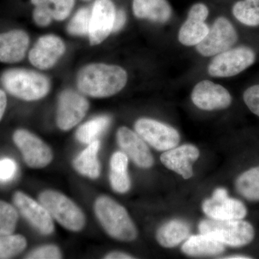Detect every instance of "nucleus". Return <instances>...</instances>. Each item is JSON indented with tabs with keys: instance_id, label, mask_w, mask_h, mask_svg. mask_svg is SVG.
Here are the masks:
<instances>
[{
	"instance_id": "nucleus-24",
	"label": "nucleus",
	"mask_w": 259,
	"mask_h": 259,
	"mask_svg": "<svg viewBox=\"0 0 259 259\" xmlns=\"http://www.w3.org/2000/svg\"><path fill=\"white\" fill-rule=\"evenodd\" d=\"M209 30L208 25L203 20L187 17L179 32V40L187 47L197 46L203 40Z\"/></svg>"
},
{
	"instance_id": "nucleus-15",
	"label": "nucleus",
	"mask_w": 259,
	"mask_h": 259,
	"mask_svg": "<svg viewBox=\"0 0 259 259\" xmlns=\"http://www.w3.org/2000/svg\"><path fill=\"white\" fill-rule=\"evenodd\" d=\"M117 144L122 152L143 168H148L154 163L153 155L146 141L137 133L127 127H121L117 132Z\"/></svg>"
},
{
	"instance_id": "nucleus-17",
	"label": "nucleus",
	"mask_w": 259,
	"mask_h": 259,
	"mask_svg": "<svg viewBox=\"0 0 259 259\" xmlns=\"http://www.w3.org/2000/svg\"><path fill=\"white\" fill-rule=\"evenodd\" d=\"M199 157L198 148L193 145L186 144L162 153L161 161L168 169L176 172L185 180H189L193 175L192 164Z\"/></svg>"
},
{
	"instance_id": "nucleus-33",
	"label": "nucleus",
	"mask_w": 259,
	"mask_h": 259,
	"mask_svg": "<svg viewBox=\"0 0 259 259\" xmlns=\"http://www.w3.org/2000/svg\"><path fill=\"white\" fill-rule=\"evenodd\" d=\"M243 100L250 111L259 117V84L247 89L243 94Z\"/></svg>"
},
{
	"instance_id": "nucleus-16",
	"label": "nucleus",
	"mask_w": 259,
	"mask_h": 259,
	"mask_svg": "<svg viewBox=\"0 0 259 259\" xmlns=\"http://www.w3.org/2000/svg\"><path fill=\"white\" fill-rule=\"evenodd\" d=\"M66 47L60 37L54 35H44L37 40L30 50L29 60L37 69H49L64 55Z\"/></svg>"
},
{
	"instance_id": "nucleus-27",
	"label": "nucleus",
	"mask_w": 259,
	"mask_h": 259,
	"mask_svg": "<svg viewBox=\"0 0 259 259\" xmlns=\"http://www.w3.org/2000/svg\"><path fill=\"white\" fill-rule=\"evenodd\" d=\"M235 18L243 25L259 26V0H243L237 2L233 7Z\"/></svg>"
},
{
	"instance_id": "nucleus-14",
	"label": "nucleus",
	"mask_w": 259,
	"mask_h": 259,
	"mask_svg": "<svg viewBox=\"0 0 259 259\" xmlns=\"http://www.w3.org/2000/svg\"><path fill=\"white\" fill-rule=\"evenodd\" d=\"M116 10L112 0H96L93 5L89 31V39L93 46L99 45L113 30Z\"/></svg>"
},
{
	"instance_id": "nucleus-20",
	"label": "nucleus",
	"mask_w": 259,
	"mask_h": 259,
	"mask_svg": "<svg viewBox=\"0 0 259 259\" xmlns=\"http://www.w3.org/2000/svg\"><path fill=\"white\" fill-rule=\"evenodd\" d=\"M224 249V244L221 241L202 233L191 236L182 247L183 253L191 256L217 255L222 253Z\"/></svg>"
},
{
	"instance_id": "nucleus-10",
	"label": "nucleus",
	"mask_w": 259,
	"mask_h": 259,
	"mask_svg": "<svg viewBox=\"0 0 259 259\" xmlns=\"http://www.w3.org/2000/svg\"><path fill=\"white\" fill-rule=\"evenodd\" d=\"M90 104L83 95L65 90L61 94L58 104L56 122L62 131H69L77 125L86 115Z\"/></svg>"
},
{
	"instance_id": "nucleus-40",
	"label": "nucleus",
	"mask_w": 259,
	"mask_h": 259,
	"mask_svg": "<svg viewBox=\"0 0 259 259\" xmlns=\"http://www.w3.org/2000/svg\"><path fill=\"white\" fill-rule=\"evenodd\" d=\"M54 0H31L32 5L35 6H40V5H50L52 4Z\"/></svg>"
},
{
	"instance_id": "nucleus-39",
	"label": "nucleus",
	"mask_w": 259,
	"mask_h": 259,
	"mask_svg": "<svg viewBox=\"0 0 259 259\" xmlns=\"http://www.w3.org/2000/svg\"><path fill=\"white\" fill-rule=\"evenodd\" d=\"M105 258L106 259H131L135 258L132 255L127 254V253H122V252H112L105 255Z\"/></svg>"
},
{
	"instance_id": "nucleus-7",
	"label": "nucleus",
	"mask_w": 259,
	"mask_h": 259,
	"mask_svg": "<svg viewBox=\"0 0 259 259\" xmlns=\"http://www.w3.org/2000/svg\"><path fill=\"white\" fill-rule=\"evenodd\" d=\"M13 141L21 152L25 163L30 168H44L52 161L51 148L30 131L17 130L13 134Z\"/></svg>"
},
{
	"instance_id": "nucleus-29",
	"label": "nucleus",
	"mask_w": 259,
	"mask_h": 259,
	"mask_svg": "<svg viewBox=\"0 0 259 259\" xmlns=\"http://www.w3.org/2000/svg\"><path fill=\"white\" fill-rule=\"evenodd\" d=\"M18 218V211L12 204L0 200V235L13 234Z\"/></svg>"
},
{
	"instance_id": "nucleus-36",
	"label": "nucleus",
	"mask_w": 259,
	"mask_h": 259,
	"mask_svg": "<svg viewBox=\"0 0 259 259\" xmlns=\"http://www.w3.org/2000/svg\"><path fill=\"white\" fill-rule=\"evenodd\" d=\"M209 15V10L205 5L197 3L191 8L189 11L188 17L205 21Z\"/></svg>"
},
{
	"instance_id": "nucleus-18",
	"label": "nucleus",
	"mask_w": 259,
	"mask_h": 259,
	"mask_svg": "<svg viewBox=\"0 0 259 259\" xmlns=\"http://www.w3.org/2000/svg\"><path fill=\"white\" fill-rule=\"evenodd\" d=\"M30 38L26 32L13 30L0 33V62L16 64L23 60L28 51Z\"/></svg>"
},
{
	"instance_id": "nucleus-30",
	"label": "nucleus",
	"mask_w": 259,
	"mask_h": 259,
	"mask_svg": "<svg viewBox=\"0 0 259 259\" xmlns=\"http://www.w3.org/2000/svg\"><path fill=\"white\" fill-rule=\"evenodd\" d=\"M92 10L83 8L80 9L68 25V32L73 35H88L90 28Z\"/></svg>"
},
{
	"instance_id": "nucleus-8",
	"label": "nucleus",
	"mask_w": 259,
	"mask_h": 259,
	"mask_svg": "<svg viewBox=\"0 0 259 259\" xmlns=\"http://www.w3.org/2000/svg\"><path fill=\"white\" fill-rule=\"evenodd\" d=\"M238 40V34L234 26L226 18L216 19L212 28L202 42L197 46L201 55L209 57L231 49Z\"/></svg>"
},
{
	"instance_id": "nucleus-34",
	"label": "nucleus",
	"mask_w": 259,
	"mask_h": 259,
	"mask_svg": "<svg viewBox=\"0 0 259 259\" xmlns=\"http://www.w3.org/2000/svg\"><path fill=\"white\" fill-rule=\"evenodd\" d=\"M18 170L16 163L11 158L0 160V182H8L15 177Z\"/></svg>"
},
{
	"instance_id": "nucleus-26",
	"label": "nucleus",
	"mask_w": 259,
	"mask_h": 259,
	"mask_svg": "<svg viewBox=\"0 0 259 259\" xmlns=\"http://www.w3.org/2000/svg\"><path fill=\"white\" fill-rule=\"evenodd\" d=\"M236 190L250 201H259V166L243 172L236 182Z\"/></svg>"
},
{
	"instance_id": "nucleus-42",
	"label": "nucleus",
	"mask_w": 259,
	"mask_h": 259,
	"mask_svg": "<svg viewBox=\"0 0 259 259\" xmlns=\"http://www.w3.org/2000/svg\"><path fill=\"white\" fill-rule=\"evenodd\" d=\"M83 1H90V0H83Z\"/></svg>"
},
{
	"instance_id": "nucleus-9",
	"label": "nucleus",
	"mask_w": 259,
	"mask_h": 259,
	"mask_svg": "<svg viewBox=\"0 0 259 259\" xmlns=\"http://www.w3.org/2000/svg\"><path fill=\"white\" fill-rule=\"evenodd\" d=\"M136 132L150 146L159 151L177 147L180 141L178 131L153 119L141 118L135 124Z\"/></svg>"
},
{
	"instance_id": "nucleus-5",
	"label": "nucleus",
	"mask_w": 259,
	"mask_h": 259,
	"mask_svg": "<svg viewBox=\"0 0 259 259\" xmlns=\"http://www.w3.org/2000/svg\"><path fill=\"white\" fill-rule=\"evenodd\" d=\"M39 201L49 211L53 219L66 229L73 232L83 229L86 223L84 214L64 194L54 190L44 191L39 196Z\"/></svg>"
},
{
	"instance_id": "nucleus-4",
	"label": "nucleus",
	"mask_w": 259,
	"mask_h": 259,
	"mask_svg": "<svg viewBox=\"0 0 259 259\" xmlns=\"http://www.w3.org/2000/svg\"><path fill=\"white\" fill-rule=\"evenodd\" d=\"M199 230L200 233L212 236L223 244L231 247L249 244L255 236L253 226L242 219L203 220L199 223Z\"/></svg>"
},
{
	"instance_id": "nucleus-23",
	"label": "nucleus",
	"mask_w": 259,
	"mask_h": 259,
	"mask_svg": "<svg viewBox=\"0 0 259 259\" xmlns=\"http://www.w3.org/2000/svg\"><path fill=\"white\" fill-rule=\"evenodd\" d=\"M100 148L99 140L89 144L88 147L78 155L74 161V166L80 175L90 179L98 178L100 175V165L98 152Z\"/></svg>"
},
{
	"instance_id": "nucleus-13",
	"label": "nucleus",
	"mask_w": 259,
	"mask_h": 259,
	"mask_svg": "<svg viewBox=\"0 0 259 259\" xmlns=\"http://www.w3.org/2000/svg\"><path fill=\"white\" fill-rule=\"evenodd\" d=\"M191 97L196 107L207 111L228 108L232 102L231 94L224 87L208 80L197 83Z\"/></svg>"
},
{
	"instance_id": "nucleus-38",
	"label": "nucleus",
	"mask_w": 259,
	"mask_h": 259,
	"mask_svg": "<svg viewBox=\"0 0 259 259\" xmlns=\"http://www.w3.org/2000/svg\"><path fill=\"white\" fill-rule=\"evenodd\" d=\"M7 104H8V99H7L6 94L3 90H0V121L4 116Z\"/></svg>"
},
{
	"instance_id": "nucleus-3",
	"label": "nucleus",
	"mask_w": 259,
	"mask_h": 259,
	"mask_svg": "<svg viewBox=\"0 0 259 259\" xmlns=\"http://www.w3.org/2000/svg\"><path fill=\"white\" fill-rule=\"evenodd\" d=\"M1 82L5 90L16 98L36 101L47 96L51 83L47 76L25 69L14 68L4 71Z\"/></svg>"
},
{
	"instance_id": "nucleus-6",
	"label": "nucleus",
	"mask_w": 259,
	"mask_h": 259,
	"mask_svg": "<svg viewBox=\"0 0 259 259\" xmlns=\"http://www.w3.org/2000/svg\"><path fill=\"white\" fill-rule=\"evenodd\" d=\"M255 60V52L250 48H235L216 55L207 71L214 77H231L248 69Z\"/></svg>"
},
{
	"instance_id": "nucleus-19",
	"label": "nucleus",
	"mask_w": 259,
	"mask_h": 259,
	"mask_svg": "<svg viewBox=\"0 0 259 259\" xmlns=\"http://www.w3.org/2000/svg\"><path fill=\"white\" fill-rule=\"evenodd\" d=\"M133 10L136 18L158 23H166L172 13L167 0H134Z\"/></svg>"
},
{
	"instance_id": "nucleus-11",
	"label": "nucleus",
	"mask_w": 259,
	"mask_h": 259,
	"mask_svg": "<svg viewBox=\"0 0 259 259\" xmlns=\"http://www.w3.org/2000/svg\"><path fill=\"white\" fill-rule=\"evenodd\" d=\"M202 209L211 219L241 220L247 214L246 207L238 199L228 197L226 189L218 188L213 192L212 197L204 200Z\"/></svg>"
},
{
	"instance_id": "nucleus-32",
	"label": "nucleus",
	"mask_w": 259,
	"mask_h": 259,
	"mask_svg": "<svg viewBox=\"0 0 259 259\" xmlns=\"http://www.w3.org/2000/svg\"><path fill=\"white\" fill-rule=\"evenodd\" d=\"M52 8L53 18L56 20H64L69 16L74 8L75 0H54Z\"/></svg>"
},
{
	"instance_id": "nucleus-37",
	"label": "nucleus",
	"mask_w": 259,
	"mask_h": 259,
	"mask_svg": "<svg viewBox=\"0 0 259 259\" xmlns=\"http://www.w3.org/2000/svg\"><path fill=\"white\" fill-rule=\"evenodd\" d=\"M126 22V15L124 10H119L116 12L115 22H114L112 32H118L123 28Z\"/></svg>"
},
{
	"instance_id": "nucleus-28",
	"label": "nucleus",
	"mask_w": 259,
	"mask_h": 259,
	"mask_svg": "<svg viewBox=\"0 0 259 259\" xmlns=\"http://www.w3.org/2000/svg\"><path fill=\"white\" fill-rule=\"evenodd\" d=\"M26 246V238L21 235H0V258H13L21 253Z\"/></svg>"
},
{
	"instance_id": "nucleus-21",
	"label": "nucleus",
	"mask_w": 259,
	"mask_h": 259,
	"mask_svg": "<svg viewBox=\"0 0 259 259\" xmlns=\"http://www.w3.org/2000/svg\"><path fill=\"white\" fill-rule=\"evenodd\" d=\"M190 226L181 220H172L158 228L156 240L161 246L173 248L190 236Z\"/></svg>"
},
{
	"instance_id": "nucleus-25",
	"label": "nucleus",
	"mask_w": 259,
	"mask_h": 259,
	"mask_svg": "<svg viewBox=\"0 0 259 259\" xmlns=\"http://www.w3.org/2000/svg\"><path fill=\"white\" fill-rule=\"evenodd\" d=\"M110 124V118L108 116H99L93 120L80 126L76 131V139L79 142L84 144H90L106 131Z\"/></svg>"
},
{
	"instance_id": "nucleus-2",
	"label": "nucleus",
	"mask_w": 259,
	"mask_h": 259,
	"mask_svg": "<svg viewBox=\"0 0 259 259\" xmlns=\"http://www.w3.org/2000/svg\"><path fill=\"white\" fill-rule=\"evenodd\" d=\"M97 219L109 236L122 241H134L138 231L125 207L107 196L95 201Z\"/></svg>"
},
{
	"instance_id": "nucleus-41",
	"label": "nucleus",
	"mask_w": 259,
	"mask_h": 259,
	"mask_svg": "<svg viewBox=\"0 0 259 259\" xmlns=\"http://www.w3.org/2000/svg\"><path fill=\"white\" fill-rule=\"evenodd\" d=\"M224 259H250L251 257L247 256L244 255H228V256L223 257Z\"/></svg>"
},
{
	"instance_id": "nucleus-1",
	"label": "nucleus",
	"mask_w": 259,
	"mask_h": 259,
	"mask_svg": "<svg viewBox=\"0 0 259 259\" xmlns=\"http://www.w3.org/2000/svg\"><path fill=\"white\" fill-rule=\"evenodd\" d=\"M127 81V72L120 66L93 64L79 71L77 86L84 95L103 98L118 93L125 88Z\"/></svg>"
},
{
	"instance_id": "nucleus-12",
	"label": "nucleus",
	"mask_w": 259,
	"mask_h": 259,
	"mask_svg": "<svg viewBox=\"0 0 259 259\" xmlns=\"http://www.w3.org/2000/svg\"><path fill=\"white\" fill-rule=\"evenodd\" d=\"M13 202L23 216L37 231L44 235L54 233V219L41 203L29 197L23 192H16L13 196Z\"/></svg>"
},
{
	"instance_id": "nucleus-35",
	"label": "nucleus",
	"mask_w": 259,
	"mask_h": 259,
	"mask_svg": "<svg viewBox=\"0 0 259 259\" xmlns=\"http://www.w3.org/2000/svg\"><path fill=\"white\" fill-rule=\"evenodd\" d=\"M33 19L35 23L40 27L49 25L52 21V8L50 5H40L35 6L33 11Z\"/></svg>"
},
{
	"instance_id": "nucleus-22",
	"label": "nucleus",
	"mask_w": 259,
	"mask_h": 259,
	"mask_svg": "<svg viewBox=\"0 0 259 259\" xmlns=\"http://www.w3.org/2000/svg\"><path fill=\"white\" fill-rule=\"evenodd\" d=\"M128 157L122 151H117L110 159V182L112 188L117 193L128 192L131 182L128 174Z\"/></svg>"
},
{
	"instance_id": "nucleus-31",
	"label": "nucleus",
	"mask_w": 259,
	"mask_h": 259,
	"mask_svg": "<svg viewBox=\"0 0 259 259\" xmlns=\"http://www.w3.org/2000/svg\"><path fill=\"white\" fill-rule=\"evenodd\" d=\"M62 258L59 247L54 245H44L32 250L26 256L28 259H59Z\"/></svg>"
}]
</instances>
